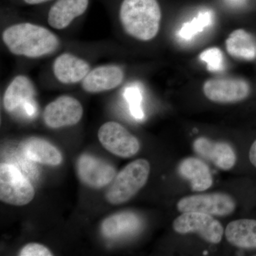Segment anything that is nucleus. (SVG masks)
I'll use <instances>...</instances> for the list:
<instances>
[{
    "label": "nucleus",
    "mask_w": 256,
    "mask_h": 256,
    "mask_svg": "<svg viewBox=\"0 0 256 256\" xmlns=\"http://www.w3.org/2000/svg\"><path fill=\"white\" fill-rule=\"evenodd\" d=\"M2 40L12 54L28 58L50 54L60 46V40L53 32L31 23L9 26L3 32Z\"/></svg>",
    "instance_id": "f257e3e1"
},
{
    "label": "nucleus",
    "mask_w": 256,
    "mask_h": 256,
    "mask_svg": "<svg viewBox=\"0 0 256 256\" xmlns=\"http://www.w3.org/2000/svg\"><path fill=\"white\" fill-rule=\"evenodd\" d=\"M162 12L158 0H124L120 20L130 36L150 41L159 32Z\"/></svg>",
    "instance_id": "f03ea898"
},
{
    "label": "nucleus",
    "mask_w": 256,
    "mask_h": 256,
    "mask_svg": "<svg viewBox=\"0 0 256 256\" xmlns=\"http://www.w3.org/2000/svg\"><path fill=\"white\" fill-rule=\"evenodd\" d=\"M150 172L148 160L138 159L130 163L114 176L106 193V200L114 205L129 201L146 184Z\"/></svg>",
    "instance_id": "7ed1b4c3"
},
{
    "label": "nucleus",
    "mask_w": 256,
    "mask_h": 256,
    "mask_svg": "<svg viewBox=\"0 0 256 256\" xmlns=\"http://www.w3.org/2000/svg\"><path fill=\"white\" fill-rule=\"evenodd\" d=\"M35 196L33 185L14 165L0 166V200L12 206L28 204Z\"/></svg>",
    "instance_id": "20e7f679"
},
{
    "label": "nucleus",
    "mask_w": 256,
    "mask_h": 256,
    "mask_svg": "<svg viewBox=\"0 0 256 256\" xmlns=\"http://www.w3.org/2000/svg\"><path fill=\"white\" fill-rule=\"evenodd\" d=\"M175 232L180 234L196 233L210 244H217L223 237L222 224L213 216L200 212H185L174 220L172 224Z\"/></svg>",
    "instance_id": "39448f33"
},
{
    "label": "nucleus",
    "mask_w": 256,
    "mask_h": 256,
    "mask_svg": "<svg viewBox=\"0 0 256 256\" xmlns=\"http://www.w3.org/2000/svg\"><path fill=\"white\" fill-rule=\"evenodd\" d=\"M98 136L105 149L120 158H132L140 149L138 138L118 122H106L99 129Z\"/></svg>",
    "instance_id": "423d86ee"
},
{
    "label": "nucleus",
    "mask_w": 256,
    "mask_h": 256,
    "mask_svg": "<svg viewBox=\"0 0 256 256\" xmlns=\"http://www.w3.org/2000/svg\"><path fill=\"white\" fill-rule=\"evenodd\" d=\"M235 208L233 197L224 193L192 195L182 198L178 203V210L182 213L200 212L216 216L232 214Z\"/></svg>",
    "instance_id": "0eeeda50"
},
{
    "label": "nucleus",
    "mask_w": 256,
    "mask_h": 256,
    "mask_svg": "<svg viewBox=\"0 0 256 256\" xmlns=\"http://www.w3.org/2000/svg\"><path fill=\"white\" fill-rule=\"evenodd\" d=\"M205 96L218 104H233L246 98L250 92L248 82L240 78H210L204 84Z\"/></svg>",
    "instance_id": "6e6552de"
},
{
    "label": "nucleus",
    "mask_w": 256,
    "mask_h": 256,
    "mask_svg": "<svg viewBox=\"0 0 256 256\" xmlns=\"http://www.w3.org/2000/svg\"><path fill=\"white\" fill-rule=\"evenodd\" d=\"M84 109L77 99L63 96L50 102L44 111L45 124L50 128H60L76 124L82 118Z\"/></svg>",
    "instance_id": "1a4fd4ad"
},
{
    "label": "nucleus",
    "mask_w": 256,
    "mask_h": 256,
    "mask_svg": "<svg viewBox=\"0 0 256 256\" xmlns=\"http://www.w3.org/2000/svg\"><path fill=\"white\" fill-rule=\"evenodd\" d=\"M78 178L84 184L92 188H100L112 182L116 176L114 166L90 154L79 156L76 163Z\"/></svg>",
    "instance_id": "9d476101"
},
{
    "label": "nucleus",
    "mask_w": 256,
    "mask_h": 256,
    "mask_svg": "<svg viewBox=\"0 0 256 256\" xmlns=\"http://www.w3.org/2000/svg\"><path fill=\"white\" fill-rule=\"evenodd\" d=\"M198 156L212 162L222 170H230L236 162V156L233 148L224 142H215L206 138H198L193 143Z\"/></svg>",
    "instance_id": "9b49d317"
},
{
    "label": "nucleus",
    "mask_w": 256,
    "mask_h": 256,
    "mask_svg": "<svg viewBox=\"0 0 256 256\" xmlns=\"http://www.w3.org/2000/svg\"><path fill=\"white\" fill-rule=\"evenodd\" d=\"M124 78V70L118 66H100L88 74L82 80V87L90 94L107 92L118 87Z\"/></svg>",
    "instance_id": "f8f14e48"
},
{
    "label": "nucleus",
    "mask_w": 256,
    "mask_h": 256,
    "mask_svg": "<svg viewBox=\"0 0 256 256\" xmlns=\"http://www.w3.org/2000/svg\"><path fill=\"white\" fill-rule=\"evenodd\" d=\"M53 72L57 80L64 84L82 82L90 72L89 64L72 54L65 53L54 62Z\"/></svg>",
    "instance_id": "ddd939ff"
},
{
    "label": "nucleus",
    "mask_w": 256,
    "mask_h": 256,
    "mask_svg": "<svg viewBox=\"0 0 256 256\" xmlns=\"http://www.w3.org/2000/svg\"><path fill=\"white\" fill-rule=\"evenodd\" d=\"M142 227L139 216L131 212L114 214L101 224V232L109 238H120L136 235Z\"/></svg>",
    "instance_id": "4468645a"
},
{
    "label": "nucleus",
    "mask_w": 256,
    "mask_h": 256,
    "mask_svg": "<svg viewBox=\"0 0 256 256\" xmlns=\"http://www.w3.org/2000/svg\"><path fill=\"white\" fill-rule=\"evenodd\" d=\"M88 6V0H58L48 12V24L56 30H64L84 14Z\"/></svg>",
    "instance_id": "2eb2a0df"
},
{
    "label": "nucleus",
    "mask_w": 256,
    "mask_h": 256,
    "mask_svg": "<svg viewBox=\"0 0 256 256\" xmlns=\"http://www.w3.org/2000/svg\"><path fill=\"white\" fill-rule=\"evenodd\" d=\"M178 171L182 178L190 182L193 191H206L213 184V176L210 168L198 158L184 160L178 166Z\"/></svg>",
    "instance_id": "dca6fc26"
},
{
    "label": "nucleus",
    "mask_w": 256,
    "mask_h": 256,
    "mask_svg": "<svg viewBox=\"0 0 256 256\" xmlns=\"http://www.w3.org/2000/svg\"><path fill=\"white\" fill-rule=\"evenodd\" d=\"M22 151L28 160L41 164L57 166L63 160L60 152L45 140L31 138L24 142Z\"/></svg>",
    "instance_id": "f3484780"
},
{
    "label": "nucleus",
    "mask_w": 256,
    "mask_h": 256,
    "mask_svg": "<svg viewBox=\"0 0 256 256\" xmlns=\"http://www.w3.org/2000/svg\"><path fill=\"white\" fill-rule=\"evenodd\" d=\"M34 95V88L31 80L24 76H18L10 82L4 92V108L8 112H14L26 102L33 100Z\"/></svg>",
    "instance_id": "a211bd4d"
},
{
    "label": "nucleus",
    "mask_w": 256,
    "mask_h": 256,
    "mask_svg": "<svg viewBox=\"0 0 256 256\" xmlns=\"http://www.w3.org/2000/svg\"><path fill=\"white\" fill-rule=\"evenodd\" d=\"M226 240L234 246L256 249V220H238L230 222L225 230Z\"/></svg>",
    "instance_id": "6ab92c4d"
},
{
    "label": "nucleus",
    "mask_w": 256,
    "mask_h": 256,
    "mask_svg": "<svg viewBox=\"0 0 256 256\" xmlns=\"http://www.w3.org/2000/svg\"><path fill=\"white\" fill-rule=\"evenodd\" d=\"M229 55L237 60H252L256 58V37L244 30L232 32L226 40Z\"/></svg>",
    "instance_id": "aec40b11"
},
{
    "label": "nucleus",
    "mask_w": 256,
    "mask_h": 256,
    "mask_svg": "<svg viewBox=\"0 0 256 256\" xmlns=\"http://www.w3.org/2000/svg\"><path fill=\"white\" fill-rule=\"evenodd\" d=\"M214 21V13L210 10H204L192 21L185 23L180 32V36L184 40H191L192 37L202 32Z\"/></svg>",
    "instance_id": "412c9836"
},
{
    "label": "nucleus",
    "mask_w": 256,
    "mask_h": 256,
    "mask_svg": "<svg viewBox=\"0 0 256 256\" xmlns=\"http://www.w3.org/2000/svg\"><path fill=\"white\" fill-rule=\"evenodd\" d=\"M124 96L129 104V108L131 114L134 118L142 120L144 118L141 102H142V94L138 86H128L124 92Z\"/></svg>",
    "instance_id": "4be33fe9"
},
{
    "label": "nucleus",
    "mask_w": 256,
    "mask_h": 256,
    "mask_svg": "<svg viewBox=\"0 0 256 256\" xmlns=\"http://www.w3.org/2000/svg\"><path fill=\"white\" fill-rule=\"evenodd\" d=\"M200 58L206 62L210 72H220L223 69V54L220 48L214 47L205 50L200 55Z\"/></svg>",
    "instance_id": "5701e85b"
},
{
    "label": "nucleus",
    "mask_w": 256,
    "mask_h": 256,
    "mask_svg": "<svg viewBox=\"0 0 256 256\" xmlns=\"http://www.w3.org/2000/svg\"><path fill=\"white\" fill-rule=\"evenodd\" d=\"M54 254L45 246L36 242H32L25 246L20 250V256H52Z\"/></svg>",
    "instance_id": "b1692460"
},
{
    "label": "nucleus",
    "mask_w": 256,
    "mask_h": 256,
    "mask_svg": "<svg viewBox=\"0 0 256 256\" xmlns=\"http://www.w3.org/2000/svg\"><path fill=\"white\" fill-rule=\"evenodd\" d=\"M249 160L252 164L256 168V140L252 143L250 152H249Z\"/></svg>",
    "instance_id": "393cba45"
},
{
    "label": "nucleus",
    "mask_w": 256,
    "mask_h": 256,
    "mask_svg": "<svg viewBox=\"0 0 256 256\" xmlns=\"http://www.w3.org/2000/svg\"><path fill=\"white\" fill-rule=\"evenodd\" d=\"M24 1L28 4H38L50 1V0H24Z\"/></svg>",
    "instance_id": "a878e982"
}]
</instances>
